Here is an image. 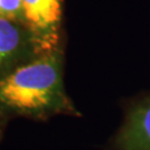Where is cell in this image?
Listing matches in <instances>:
<instances>
[{"instance_id": "1", "label": "cell", "mask_w": 150, "mask_h": 150, "mask_svg": "<svg viewBox=\"0 0 150 150\" xmlns=\"http://www.w3.org/2000/svg\"><path fill=\"white\" fill-rule=\"evenodd\" d=\"M0 103L23 113L71 110L64 95L61 57L56 50L0 78Z\"/></svg>"}, {"instance_id": "2", "label": "cell", "mask_w": 150, "mask_h": 150, "mask_svg": "<svg viewBox=\"0 0 150 150\" xmlns=\"http://www.w3.org/2000/svg\"><path fill=\"white\" fill-rule=\"evenodd\" d=\"M60 20L61 0H22V22L42 54L54 49Z\"/></svg>"}, {"instance_id": "3", "label": "cell", "mask_w": 150, "mask_h": 150, "mask_svg": "<svg viewBox=\"0 0 150 150\" xmlns=\"http://www.w3.org/2000/svg\"><path fill=\"white\" fill-rule=\"evenodd\" d=\"M115 145L118 150H150V95L129 109Z\"/></svg>"}, {"instance_id": "4", "label": "cell", "mask_w": 150, "mask_h": 150, "mask_svg": "<svg viewBox=\"0 0 150 150\" xmlns=\"http://www.w3.org/2000/svg\"><path fill=\"white\" fill-rule=\"evenodd\" d=\"M22 42L23 32L16 20L0 16V67L16 57Z\"/></svg>"}, {"instance_id": "5", "label": "cell", "mask_w": 150, "mask_h": 150, "mask_svg": "<svg viewBox=\"0 0 150 150\" xmlns=\"http://www.w3.org/2000/svg\"><path fill=\"white\" fill-rule=\"evenodd\" d=\"M0 16L22 21V0H0Z\"/></svg>"}]
</instances>
